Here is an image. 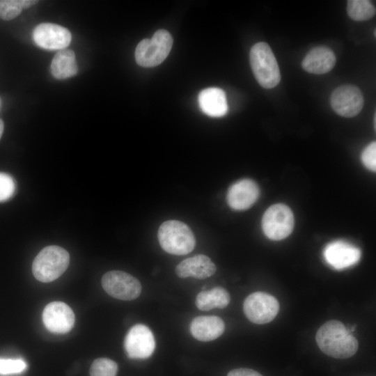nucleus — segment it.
Listing matches in <instances>:
<instances>
[{
    "mask_svg": "<svg viewBox=\"0 0 376 376\" xmlns=\"http://www.w3.org/2000/svg\"><path fill=\"white\" fill-rule=\"evenodd\" d=\"M172 45L171 34L166 30H158L150 39H144L138 44L135 49L136 61L144 68L155 67L165 60Z\"/></svg>",
    "mask_w": 376,
    "mask_h": 376,
    "instance_id": "39448f33",
    "label": "nucleus"
},
{
    "mask_svg": "<svg viewBox=\"0 0 376 376\" xmlns=\"http://www.w3.org/2000/svg\"><path fill=\"white\" fill-rule=\"evenodd\" d=\"M70 263V255L63 248L50 245L42 249L32 264L34 277L39 281L49 283L61 276Z\"/></svg>",
    "mask_w": 376,
    "mask_h": 376,
    "instance_id": "f03ea898",
    "label": "nucleus"
},
{
    "mask_svg": "<svg viewBox=\"0 0 376 376\" xmlns=\"http://www.w3.org/2000/svg\"><path fill=\"white\" fill-rule=\"evenodd\" d=\"M26 368V362L21 359L0 358V374L13 375L23 372Z\"/></svg>",
    "mask_w": 376,
    "mask_h": 376,
    "instance_id": "b1692460",
    "label": "nucleus"
},
{
    "mask_svg": "<svg viewBox=\"0 0 376 376\" xmlns=\"http://www.w3.org/2000/svg\"><path fill=\"white\" fill-rule=\"evenodd\" d=\"M51 72L58 79L75 76L78 72L75 52L69 49L58 50L52 61Z\"/></svg>",
    "mask_w": 376,
    "mask_h": 376,
    "instance_id": "6ab92c4d",
    "label": "nucleus"
},
{
    "mask_svg": "<svg viewBox=\"0 0 376 376\" xmlns=\"http://www.w3.org/2000/svg\"><path fill=\"white\" fill-rule=\"evenodd\" d=\"M217 267L211 259L203 254L186 258L177 265L175 274L180 278L204 279L212 276Z\"/></svg>",
    "mask_w": 376,
    "mask_h": 376,
    "instance_id": "2eb2a0df",
    "label": "nucleus"
},
{
    "mask_svg": "<svg viewBox=\"0 0 376 376\" xmlns=\"http://www.w3.org/2000/svg\"><path fill=\"white\" fill-rule=\"evenodd\" d=\"M230 299L228 292L225 288L217 286L210 290L200 292L196 297L195 304L201 311H209L214 308H226Z\"/></svg>",
    "mask_w": 376,
    "mask_h": 376,
    "instance_id": "aec40b11",
    "label": "nucleus"
},
{
    "mask_svg": "<svg viewBox=\"0 0 376 376\" xmlns=\"http://www.w3.org/2000/svg\"><path fill=\"white\" fill-rule=\"evenodd\" d=\"M38 3L36 0H0V18L10 20L18 16L23 9Z\"/></svg>",
    "mask_w": 376,
    "mask_h": 376,
    "instance_id": "4be33fe9",
    "label": "nucleus"
},
{
    "mask_svg": "<svg viewBox=\"0 0 376 376\" xmlns=\"http://www.w3.org/2000/svg\"><path fill=\"white\" fill-rule=\"evenodd\" d=\"M323 256L333 268L343 269L357 264L361 258V251L347 242L336 240L326 246Z\"/></svg>",
    "mask_w": 376,
    "mask_h": 376,
    "instance_id": "ddd939ff",
    "label": "nucleus"
},
{
    "mask_svg": "<svg viewBox=\"0 0 376 376\" xmlns=\"http://www.w3.org/2000/svg\"><path fill=\"white\" fill-rule=\"evenodd\" d=\"M33 38L41 48L61 50L70 45L72 36L65 27L52 23H42L34 29Z\"/></svg>",
    "mask_w": 376,
    "mask_h": 376,
    "instance_id": "f8f14e48",
    "label": "nucleus"
},
{
    "mask_svg": "<svg viewBox=\"0 0 376 376\" xmlns=\"http://www.w3.org/2000/svg\"><path fill=\"white\" fill-rule=\"evenodd\" d=\"M347 11L351 19L355 21H365L372 18L375 14V8L370 1L349 0Z\"/></svg>",
    "mask_w": 376,
    "mask_h": 376,
    "instance_id": "412c9836",
    "label": "nucleus"
},
{
    "mask_svg": "<svg viewBox=\"0 0 376 376\" xmlns=\"http://www.w3.org/2000/svg\"><path fill=\"white\" fill-rule=\"evenodd\" d=\"M340 321L331 320L318 330L315 340L325 354L336 359H347L358 350L357 339Z\"/></svg>",
    "mask_w": 376,
    "mask_h": 376,
    "instance_id": "f257e3e1",
    "label": "nucleus"
},
{
    "mask_svg": "<svg viewBox=\"0 0 376 376\" xmlns=\"http://www.w3.org/2000/svg\"><path fill=\"white\" fill-rule=\"evenodd\" d=\"M198 105L203 113L211 117H221L228 112L226 96L219 88H207L198 95Z\"/></svg>",
    "mask_w": 376,
    "mask_h": 376,
    "instance_id": "a211bd4d",
    "label": "nucleus"
},
{
    "mask_svg": "<svg viewBox=\"0 0 376 376\" xmlns=\"http://www.w3.org/2000/svg\"><path fill=\"white\" fill-rule=\"evenodd\" d=\"M336 64L333 51L325 46L311 49L302 61L301 66L308 72L322 75L331 71Z\"/></svg>",
    "mask_w": 376,
    "mask_h": 376,
    "instance_id": "dca6fc26",
    "label": "nucleus"
},
{
    "mask_svg": "<svg viewBox=\"0 0 376 376\" xmlns=\"http://www.w3.org/2000/svg\"><path fill=\"white\" fill-rule=\"evenodd\" d=\"M124 347L130 359H146L155 349V340L151 330L145 324L133 326L125 336Z\"/></svg>",
    "mask_w": 376,
    "mask_h": 376,
    "instance_id": "1a4fd4ad",
    "label": "nucleus"
},
{
    "mask_svg": "<svg viewBox=\"0 0 376 376\" xmlns=\"http://www.w3.org/2000/svg\"><path fill=\"white\" fill-rule=\"evenodd\" d=\"M102 285L105 292L120 300H133L141 292L140 281L132 275L119 270L109 271L102 278Z\"/></svg>",
    "mask_w": 376,
    "mask_h": 376,
    "instance_id": "0eeeda50",
    "label": "nucleus"
},
{
    "mask_svg": "<svg viewBox=\"0 0 376 376\" xmlns=\"http://www.w3.org/2000/svg\"><path fill=\"white\" fill-rule=\"evenodd\" d=\"M259 188L251 179H243L232 185L228 190V205L235 210H244L251 207L259 196Z\"/></svg>",
    "mask_w": 376,
    "mask_h": 376,
    "instance_id": "4468645a",
    "label": "nucleus"
},
{
    "mask_svg": "<svg viewBox=\"0 0 376 376\" xmlns=\"http://www.w3.org/2000/svg\"><path fill=\"white\" fill-rule=\"evenodd\" d=\"M243 310L251 322L263 324L275 318L279 311V303L269 293L255 292L244 299Z\"/></svg>",
    "mask_w": 376,
    "mask_h": 376,
    "instance_id": "6e6552de",
    "label": "nucleus"
},
{
    "mask_svg": "<svg viewBox=\"0 0 376 376\" xmlns=\"http://www.w3.org/2000/svg\"><path fill=\"white\" fill-rule=\"evenodd\" d=\"M157 237L162 248L173 255L187 254L196 244L195 237L190 228L178 220L163 222L158 229Z\"/></svg>",
    "mask_w": 376,
    "mask_h": 376,
    "instance_id": "7ed1b4c3",
    "label": "nucleus"
},
{
    "mask_svg": "<svg viewBox=\"0 0 376 376\" xmlns=\"http://www.w3.org/2000/svg\"></svg>",
    "mask_w": 376,
    "mask_h": 376,
    "instance_id": "c85d7f7f",
    "label": "nucleus"
},
{
    "mask_svg": "<svg viewBox=\"0 0 376 376\" xmlns=\"http://www.w3.org/2000/svg\"><path fill=\"white\" fill-rule=\"evenodd\" d=\"M227 376H263L258 372L252 369L240 368L230 370Z\"/></svg>",
    "mask_w": 376,
    "mask_h": 376,
    "instance_id": "bb28decb",
    "label": "nucleus"
},
{
    "mask_svg": "<svg viewBox=\"0 0 376 376\" xmlns=\"http://www.w3.org/2000/svg\"><path fill=\"white\" fill-rule=\"evenodd\" d=\"M361 161L368 169L375 171L376 169V143H370L363 150L361 154Z\"/></svg>",
    "mask_w": 376,
    "mask_h": 376,
    "instance_id": "a878e982",
    "label": "nucleus"
},
{
    "mask_svg": "<svg viewBox=\"0 0 376 376\" xmlns=\"http://www.w3.org/2000/svg\"><path fill=\"white\" fill-rule=\"evenodd\" d=\"M249 61L254 77L261 86L272 88L279 84L280 70L269 45L264 42L255 44L250 50Z\"/></svg>",
    "mask_w": 376,
    "mask_h": 376,
    "instance_id": "20e7f679",
    "label": "nucleus"
},
{
    "mask_svg": "<svg viewBox=\"0 0 376 376\" xmlns=\"http://www.w3.org/2000/svg\"><path fill=\"white\" fill-rule=\"evenodd\" d=\"M331 105L338 115L350 118L357 116L363 106L361 90L353 85H343L336 88L331 95Z\"/></svg>",
    "mask_w": 376,
    "mask_h": 376,
    "instance_id": "9d476101",
    "label": "nucleus"
},
{
    "mask_svg": "<svg viewBox=\"0 0 376 376\" xmlns=\"http://www.w3.org/2000/svg\"><path fill=\"white\" fill-rule=\"evenodd\" d=\"M15 190L13 178L8 174L0 172V202L13 196Z\"/></svg>",
    "mask_w": 376,
    "mask_h": 376,
    "instance_id": "393cba45",
    "label": "nucleus"
},
{
    "mask_svg": "<svg viewBox=\"0 0 376 376\" xmlns=\"http://www.w3.org/2000/svg\"><path fill=\"white\" fill-rule=\"evenodd\" d=\"M294 216L285 205L279 203L270 206L264 213L262 228L270 240H281L287 237L294 228Z\"/></svg>",
    "mask_w": 376,
    "mask_h": 376,
    "instance_id": "423d86ee",
    "label": "nucleus"
},
{
    "mask_svg": "<svg viewBox=\"0 0 376 376\" xmlns=\"http://www.w3.org/2000/svg\"><path fill=\"white\" fill-rule=\"evenodd\" d=\"M191 335L198 340L207 342L221 336L225 324L221 318L215 315H203L195 318L190 324Z\"/></svg>",
    "mask_w": 376,
    "mask_h": 376,
    "instance_id": "f3484780",
    "label": "nucleus"
},
{
    "mask_svg": "<svg viewBox=\"0 0 376 376\" xmlns=\"http://www.w3.org/2000/svg\"><path fill=\"white\" fill-rule=\"evenodd\" d=\"M118 370L117 363L108 358H98L94 360L91 369V376H116Z\"/></svg>",
    "mask_w": 376,
    "mask_h": 376,
    "instance_id": "5701e85b",
    "label": "nucleus"
},
{
    "mask_svg": "<svg viewBox=\"0 0 376 376\" xmlns=\"http://www.w3.org/2000/svg\"><path fill=\"white\" fill-rule=\"evenodd\" d=\"M75 314L72 308L63 301L48 304L42 312V322L46 329L54 334H66L75 324Z\"/></svg>",
    "mask_w": 376,
    "mask_h": 376,
    "instance_id": "9b49d317",
    "label": "nucleus"
},
{
    "mask_svg": "<svg viewBox=\"0 0 376 376\" xmlns=\"http://www.w3.org/2000/svg\"><path fill=\"white\" fill-rule=\"evenodd\" d=\"M3 128H4L3 122L1 119H0V139L3 134Z\"/></svg>",
    "mask_w": 376,
    "mask_h": 376,
    "instance_id": "cd10ccee",
    "label": "nucleus"
}]
</instances>
